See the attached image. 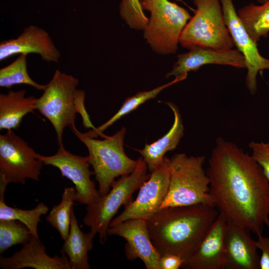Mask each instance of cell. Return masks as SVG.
Listing matches in <instances>:
<instances>
[{
	"mask_svg": "<svg viewBox=\"0 0 269 269\" xmlns=\"http://www.w3.org/2000/svg\"><path fill=\"white\" fill-rule=\"evenodd\" d=\"M169 178L165 156L163 163L151 172L148 179L140 186L136 199L125 206L109 227L131 219L147 220L152 217L160 209L167 195Z\"/></svg>",
	"mask_w": 269,
	"mask_h": 269,
	"instance_id": "obj_11",
	"label": "cell"
},
{
	"mask_svg": "<svg viewBox=\"0 0 269 269\" xmlns=\"http://www.w3.org/2000/svg\"><path fill=\"white\" fill-rule=\"evenodd\" d=\"M166 104L174 115L171 129L156 141L145 144L142 149H135L146 163L150 173L163 163L165 154L177 147L184 134V128L179 108L171 102H166Z\"/></svg>",
	"mask_w": 269,
	"mask_h": 269,
	"instance_id": "obj_19",
	"label": "cell"
},
{
	"mask_svg": "<svg viewBox=\"0 0 269 269\" xmlns=\"http://www.w3.org/2000/svg\"><path fill=\"white\" fill-rule=\"evenodd\" d=\"M185 79L184 77H175L170 82L157 87L152 90L139 92L135 95L126 98L120 109L109 120L99 127L95 128L94 129L85 133V134L91 137L96 138L99 136L104 137L106 135L103 134L104 131L117 121L135 110L147 101L155 98L164 89Z\"/></svg>",
	"mask_w": 269,
	"mask_h": 269,
	"instance_id": "obj_23",
	"label": "cell"
},
{
	"mask_svg": "<svg viewBox=\"0 0 269 269\" xmlns=\"http://www.w3.org/2000/svg\"><path fill=\"white\" fill-rule=\"evenodd\" d=\"M247 229L227 221L225 236V269H259L256 241Z\"/></svg>",
	"mask_w": 269,
	"mask_h": 269,
	"instance_id": "obj_17",
	"label": "cell"
},
{
	"mask_svg": "<svg viewBox=\"0 0 269 269\" xmlns=\"http://www.w3.org/2000/svg\"><path fill=\"white\" fill-rule=\"evenodd\" d=\"M196 7L181 34L179 43L184 48L233 49L235 45L225 23L220 0H193Z\"/></svg>",
	"mask_w": 269,
	"mask_h": 269,
	"instance_id": "obj_6",
	"label": "cell"
},
{
	"mask_svg": "<svg viewBox=\"0 0 269 269\" xmlns=\"http://www.w3.org/2000/svg\"><path fill=\"white\" fill-rule=\"evenodd\" d=\"M207 173L214 206L227 220L255 234L269 226V181L252 155L234 142L218 137Z\"/></svg>",
	"mask_w": 269,
	"mask_h": 269,
	"instance_id": "obj_1",
	"label": "cell"
},
{
	"mask_svg": "<svg viewBox=\"0 0 269 269\" xmlns=\"http://www.w3.org/2000/svg\"><path fill=\"white\" fill-rule=\"evenodd\" d=\"M96 233H84L80 228L74 209H72L70 231L62 247L61 254L66 255L71 269H90L88 254L93 247Z\"/></svg>",
	"mask_w": 269,
	"mask_h": 269,
	"instance_id": "obj_20",
	"label": "cell"
},
{
	"mask_svg": "<svg viewBox=\"0 0 269 269\" xmlns=\"http://www.w3.org/2000/svg\"><path fill=\"white\" fill-rule=\"evenodd\" d=\"M24 89L0 94V130H17L23 117L35 110L37 98Z\"/></svg>",
	"mask_w": 269,
	"mask_h": 269,
	"instance_id": "obj_21",
	"label": "cell"
},
{
	"mask_svg": "<svg viewBox=\"0 0 269 269\" xmlns=\"http://www.w3.org/2000/svg\"><path fill=\"white\" fill-rule=\"evenodd\" d=\"M227 220L219 213L199 245L185 260L187 269H225V236Z\"/></svg>",
	"mask_w": 269,
	"mask_h": 269,
	"instance_id": "obj_14",
	"label": "cell"
},
{
	"mask_svg": "<svg viewBox=\"0 0 269 269\" xmlns=\"http://www.w3.org/2000/svg\"><path fill=\"white\" fill-rule=\"evenodd\" d=\"M225 23L235 46L244 57L247 72L246 86L252 95L257 90L259 73L269 70V59L259 52L257 43L251 37L240 19L233 0H220Z\"/></svg>",
	"mask_w": 269,
	"mask_h": 269,
	"instance_id": "obj_12",
	"label": "cell"
},
{
	"mask_svg": "<svg viewBox=\"0 0 269 269\" xmlns=\"http://www.w3.org/2000/svg\"><path fill=\"white\" fill-rule=\"evenodd\" d=\"M211 64L246 68L244 57L238 49L219 51L195 47L177 55V60L166 75V78L174 76L186 78L189 72L197 71L204 65Z\"/></svg>",
	"mask_w": 269,
	"mask_h": 269,
	"instance_id": "obj_16",
	"label": "cell"
},
{
	"mask_svg": "<svg viewBox=\"0 0 269 269\" xmlns=\"http://www.w3.org/2000/svg\"><path fill=\"white\" fill-rule=\"evenodd\" d=\"M73 132L88 149L89 161L101 195L109 191L117 177L130 174L136 167L137 160L128 157L124 150L125 127L102 140L89 137L77 129Z\"/></svg>",
	"mask_w": 269,
	"mask_h": 269,
	"instance_id": "obj_5",
	"label": "cell"
},
{
	"mask_svg": "<svg viewBox=\"0 0 269 269\" xmlns=\"http://www.w3.org/2000/svg\"><path fill=\"white\" fill-rule=\"evenodd\" d=\"M26 54H19L12 62L0 69V87L9 89L17 84H26L37 90L43 91L46 85H41L33 80L27 69Z\"/></svg>",
	"mask_w": 269,
	"mask_h": 269,
	"instance_id": "obj_26",
	"label": "cell"
},
{
	"mask_svg": "<svg viewBox=\"0 0 269 269\" xmlns=\"http://www.w3.org/2000/svg\"><path fill=\"white\" fill-rule=\"evenodd\" d=\"M257 0L260 4H262L266 2L269 1V0Z\"/></svg>",
	"mask_w": 269,
	"mask_h": 269,
	"instance_id": "obj_32",
	"label": "cell"
},
{
	"mask_svg": "<svg viewBox=\"0 0 269 269\" xmlns=\"http://www.w3.org/2000/svg\"><path fill=\"white\" fill-rule=\"evenodd\" d=\"M122 18L132 29L143 30L149 19L145 15L140 0H122L119 6Z\"/></svg>",
	"mask_w": 269,
	"mask_h": 269,
	"instance_id": "obj_28",
	"label": "cell"
},
{
	"mask_svg": "<svg viewBox=\"0 0 269 269\" xmlns=\"http://www.w3.org/2000/svg\"><path fill=\"white\" fill-rule=\"evenodd\" d=\"M140 1H142V0H140ZM177 1H182V0H176Z\"/></svg>",
	"mask_w": 269,
	"mask_h": 269,
	"instance_id": "obj_34",
	"label": "cell"
},
{
	"mask_svg": "<svg viewBox=\"0 0 269 269\" xmlns=\"http://www.w3.org/2000/svg\"><path fill=\"white\" fill-rule=\"evenodd\" d=\"M219 214L214 206L208 204L172 206L159 209L146 221L152 244L160 256L173 254L185 261Z\"/></svg>",
	"mask_w": 269,
	"mask_h": 269,
	"instance_id": "obj_2",
	"label": "cell"
},
{
	"mask_svg": "<svg viewBox=\"0 0 269 269\" xmlns=\"http://www.w3.org/2000/svg\"><path fill=\"white\" fill-rule=\"evenodd\" d=\"M76 190L73 187H65L60 203L54 205L46 216V220L59 232L65 241L70 231L71 211L75 201Z\"/></svg>",
	"mask_w": 269,
	"mask_h": 269,
	"instance_id": "obj_25",
	"label": "cell"
},
{
	"mask_svg": "<svg viewBox=\"0 0 269 269\" xmlns=\"http://www.w3.org/2000/svg\"><path fill=\"white\" fill-rule=\"evenodd\" d=\"M143 10L150 13L144 38L151 49L162 55L175 53L183 30L191 16L187 10L168 0H144Z\"/></svg>",
	"mask_w": 269,
	"mask_h": 269,
	"instance_id": "obj_8",
	"label": "cell"
},
{
	"mask_svg": "<svg viewBox=\"0 0 269 269\" xmlns=\"http://www.w3.org/2000/svg\"><path fill=\"white\" fill-rule=\"evenodd\" d=\"M256 243L258 249L261 252L259 269H269V237L263 235L258 236Z\"/></svg>",
	"mask_w": 269,
	"mask_h": 269,
	"instance_id": "obj_30",
	"label": "cell"
},
{
	"mask_svg": "<svg viewBox=\"0 0 269 269\" xmlns=\"http://www.w3.org/2000/svg\"><path fill=\"white\" fill-rule=\"evenodd\" d=\"M35 53L47 62H58L61 57L48 33L38 26L30 25L15 38L1 41L0 61L16 54Z\"/></svg>",
	"mask_w": 269,
	"mask_h": 269,
	"instance_id": "obj_15",
	"label": "cell"
},
{
	"mask_svg": "<svg viewBox=\"0 0 269 269\" xmlns=\"http://www.w3.org/2000/svg\"><path fill=\"white\" fill-rule=\"evenodd\" d=\"M247 31L257 43L269 32V1L257 5L249 3L237 11Z\"/></svg>",
	"mask_w": 269,
	"mask_h": 269,
	"instance_id": "obj_22",
	"label": "cell"
},
{
	"mask_svg": "<svg viewBox=\"0 0 269 269\" xmlns=\"http://www.w3.org/2000/svg\"><path fill=\"white\" fill-rule=\"evenodd\" d=\"M33 235L21 222L14 220H0V253L12 246L28 242Z\"/></svg>",
	"mask_w": 269,
	"mask_h": 269,
	"instance_id": "obj_27",
	"label": "cell"
},
{
	"mask_svg": "<svg viewBox=\"0 0 269 269\" xmlns=\"http://www.w3.org/2000/svg\"><path fill=\"white\" fill-rule=\"evenodd\" d=\"M137 160L136 166L132 173L115 180L107 194L101 195L97 201L87 206L83 222L90 230L98 234L101 244L107 241L110 223L119 208L133 201V194L150 176L142 158Z\"/></svg>",
	"mask_w": 269,
	"mask_h": 269,
	"instance_id": "obj_7",
	"label": "cell"
},
{
	"mask_svg": "<svg viewBox=\"0 0 269 269\" xmlns=\"http://www.w3.org/2000/svg\"><path fill=\"white\" fill-rule=\"evenodd\" d=\"M203 155L176 154L166 157L169 172L167 195L160 209L199 204L214 206L210 194V180L204 165Z\"/></svg>",
	"mask_w": 269,
	"mask_h": 269,
	"instance_id": "obj_4",
	"label": "cell"
},
{
	"mask_svg": "<svg viewBox=\"0 0 269 269\" xmlns=\"http://www.w3.org/2000/svg\"><path fill=\"white\" fill-rule=\"evenodd\" d=\"M268 214L269 216V195L268 201Z\"/></svg>",
	"mask_w": 269,
	"mask_h": 269,
	"instance_id": "obj_33",
	"label": "cell"
},
{
	"mask_svg": "<svg viewBox=\"0 0 269 269\" xmlns=\"http://www.w3.org/2000/svg\"><path fill=\"white\" fill-rule=\"evenodd\" d=\"M6 185L0 184V220H14L24 224L31 234L39 239L38 225L40 217L47 213L49 208L43 202H40L33 209L23 210L7 206L4 202V194Z\"/></svg>",
	"mask_w": 269,
	"mask_h": 269,
	"instance_id": "obj_24",
	"label": "cell"
},
{
	"mask_svg": "<svg viewBox=\"0 0 269 269\" xmlns=\"http://www.w3.org/2000/svg\"><path fill=\"white\" fill-rule=\"evenodd\" d=\"M38 158L44 164L57 168L62 176L73 182L76 190L75 201L79 203L88 206L100 198L99 190L91 179L94 172L89 169L88 156L72 154L61 145L55 154L44 156L38 153Z\"/></svg>",
	"mask_w": 269,
	"mask_h": 269,
	"instance_id": "obj_10",
	"label": "cell"
},
{
	"mask_svg": "<svg viewBox=\"0 0 269 269\" xmlns=\"http://www.w3.org/2000/svg\"><path fill=\"white\" fill-rule=\"evenodd\" d=\"M43 162L38 153L13 130L0 135V182L24 184L38 181Z\"/></svg>",
	"mask_w": 269,
	"mask_h": 269,
	"instance_id": "obj_9",
	"label": "cell"
},
{
	"mask_svg": "<svg viewBox=\"0 0 269 269\" xmlns=\"http://www.w3.org/2000/svg\"><path fill=\"white\" fill-rule=\"evenodd\" d=\"M0 268L2 269H71L67 256H49L45 247L32 236L23 248L9 257H0Z\"/></svg>",
	"mask_w": 269,
	"mask_h": 269,
	"instance_id": "obj_18",
	"label": "cell"
},
{
	"mask_svg": "<svg viewBox=\"0 0 269 269\" xmlns=\"http://www.w3.org/2000/svg\"><path fill=\"white\" fill-rule=\"evenodd\" d=\"M108 235L125 239V251L128 260L139 259L147 269H160V255L152 244L146 220L131 219L110 226Z\"/></svg>",
	"mask_w": 269,
	"mask_h": 269,
	"instance_id": "obj_13",
	"label": "cell"
},
{
	"mask_svg": "<svg viewBox=\"0 0 269 269\" xmlns=\"http://www.w3.org/2000/svg\"><path fill=\"white\" fill-rule=\"evenodd\" d=\"M78 84L77 78L57 69L41 96L37 98L35 110L52 125L59 146L63 145V134L66 127L73 132L77 129L75 120L78 113L85 128H95L85 106V92L77 89Z\"/></svg>",
	"mask_w": 269,
	"mask_h": 269,
	"instance_id": "obj_3",
	"label": "cell"
},
{
	"mask_svg": "<svg viewBox=\"0 0 269 269\" xmlns=\"http://www.w3.org/2000/svg\"><path fill=\"white\" fill-rule=\"evenodd\" d=\"M252 150V156L260 165L269 181V143L251 141L249 144Z\"/></svg>",
	"mask_w": 269,
	"mask_h": 269,
	"instance_id": "obj_29",
	"label": "cell"
},
{
	"mask_svg": "<svg viewBox=\"0 0 269 269\" xmlns=\"http://www.w3.org/2000/svg\"><path fill=\"white\" fill-rule=\"evenodd\" d=\"M184 260L181 257L173 254H165L160 256L159 266L160 269H179L182 267Z\"/></svg>",
	"mask_w": 269,
	"mask_h": 269,
	"instance_id": "obj_31",
	"label": "cell"
}]
</instances>
